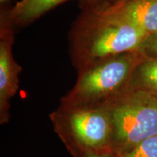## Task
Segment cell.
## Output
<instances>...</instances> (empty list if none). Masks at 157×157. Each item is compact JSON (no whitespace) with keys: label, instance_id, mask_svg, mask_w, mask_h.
Instances as JSON below:
<instances>
[{"label":"cell","instance_id":"cell-11","mask_svg":"<svg viewBox=\"0 0 157 157\" xmlns=\"http://www.w3.org/2000/svg\"><path fill=\"white\" fill-rule=\"evenodd\" d=\"M139 51L146 58L157 59V33L149 35Z\"/></svg>","mask_w":157,"mask_h":157},{"label":"cell","instance_id":"cell-4","mask_svg":"<svg viewBox=\"0 0 157 157\" xmlns=\"http://www.w3.org/2000/svg\"><path fill=\"white\" fill-rule=\"evenodd\" d=\"M104 105L111 119L114 154L157 135V98L151 94L129 87Z\"/></svg>","mask_w":157,"mask_h":157},{"label":"cell","instance_id":"cell-5","mask_svg":"<svg viewBox=\"0 0 157 157\" xmlns=\"http://www.w3.org/2000/svg\"><path fill=\"white\" fill-rule=\"evenodd\" d=\"M13 24L6 17L1 15L0 27V123L10 120V100L18 89L21 66L15 61L12 47L14 42Z\"/></svg>","mask_w":157,"mask_h":157},{"label":"cell","instance_id":"cell-9","mask_svg":"<svg viewBox=\"0 0 157 157\" xmlns=\"http://www.w3.org/2000/svg\"><path fill=\"white\" fill-rule=\"evenodd\" d=\"M115 154L117 157H157V135L146 139L132 148Z\"/></svg>","mask_w":157,"mask_h":157},{"label":"cell","instance_id":"cell-3","mask_svg":"<svg viewBox=\"0 0 157 157\" xmlns=\"http://www.w3.org/2000/svg\"><path fill=\"white\" fill-rule=\"evenodd\" d=\"M49 117L55 132L72 156L83 157L89 152H113L111 119L104 105L60 104Z\"/></svg>","mask_w":157,"mask_h":157},{"label":"cell","instance_id":"cell-7","mask_svg":"<svg viewBox=\"0 0 157 157\" xmlns=\"http://www.w3.org/2000/svg\"><path fill=\"white\" fill-rule=\"evenodd\" d=\"M68 0H21L5 13L13 25H26Z\"/></svg>","mask_w":157,"mask_h":157},{"label":"cell","instance_id":"cell-1","mask_svg":"<svg viewBox=\"0 0 157 157\" xmlns=\"http://www.w3.org/2000/svg\"><path fill=\"white\" fill-rule=\"evenodd\" d=\"M148 36L103 12L82 11L69 35L72 63L79 71L107 57L138 51Z\"/></svg>","mask_w":157,"mask_h":157},{"label":"cell","instance_id":"cell-2","mask_svg":"<svg viewBox=\"0 0 157 157\" xmlns=\"http://www.w3.org/2000/svg\"><path fill=\"white\" fill-rule=\"evenodd\" d=\"M144 58L139 50L124 52L78 71L75 85L61 98L60 104L95 106L111 101L129 87L133 72Z\"/></svg>","mask_w":157,"mask_h":157},{"label":"cell","instance_id":"cell-6","mask_svg":"<svg viewBox=\"0 0 157 157\" xmlns=\"http://www.w3.org/2000/svg\"><path fill=\"white\" fill-rule=\"evenodd\" d=\"M98 12L126 21L149 35L157 33V0H121Z\"/></svg>","mask_w":157,"mask_h":157},{"label":"cell","instance_id":"cell-12","mask_svg":"<svg viewBox=\"0 0 157 157\" xmlns=\"http://www.w3.org/2000/svg\"><path fill=\"white\" fill-rule=\"evenodd\" d=\"M83 157H117V156L113 152H105V153L89 152L84 154Z\"/></svg>","mask_w":157,"mask_h":157},{"label":"cell","instance_id":"cell-8","mask_svg":"<svg viewBox=\"0 0 157 157\" xmlns=\"http://www.w3.org/2000/svg\"><path fill=\"white\" fill-rule=\"evenodd\" d=\"M129 87L146 91L157 98V59L146 58L135 68Z\"/></svg>","mask_w":157,"mask_h":157},{"label":"cell","instance_id":"cell-10","mask_svg":"<svg viewBox=\"0 0 157 157\" xmlns=\"http://www.w3.org/2000/svg\"><path fill=\"white\" fill-rule=\"evenodd\" d=\"M121 0H80L82 11H100L119 2Z\"/></svg>","mask_w":157,"mask_h":157},{"label":"cell","instance_id":"cell-13","mask_svg":"<svg viewBox=\"0 0 157 157\" xmlns=\"http://www.w3.org/2000/svg\"><path fill=\"white\" fill-rule=\"evenodd\" d=\"M1 1H2H2H4V0H1Z\"/></svg>","mask_w":157,"mask_h":157}]
</instances>
